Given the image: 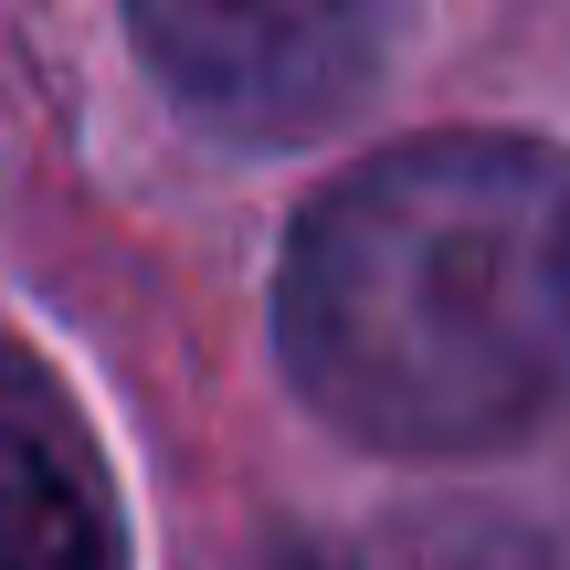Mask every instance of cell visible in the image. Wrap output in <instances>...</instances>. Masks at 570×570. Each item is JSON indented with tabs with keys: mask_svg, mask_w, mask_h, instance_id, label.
I'll list each match as a JSON object with an SVG mask.
<instances>
[{
	"mask_svg": "<svg viewBox=\"0 0 570 570\" xmlns=\"http://www.w3.org/2000/svg\"><path fill=\"white\" fill-rule=\"evenodd\" d=\"M0 570H106V518L42 423H0Z\"/></svg>",
	"mask_w": 570,
	"mask_h": 570,
	"instance_id": "cell-3",
	"label": "cell"
},
{
	"mask_svg": "<svg viewBox=\"0 0 570 570\" xmlns=\"http://www.w3.org/2000/svg\"><path fill=\"white\" fill-rule=\"evenodd\" d=\"M275 348L381 454H487L570 412V159L497 127L402 138L285 233Z\"/></svg>",
	"mask_w": 570,
	"mask_h": 570,
	"instance_id": "cell-1",
	"label": "cell"
},
{
	"mask_svg": "<svg viewBox=\"0 0 570 570\" xmlns=\"http://www.w3.org/2000/svg\"><path fill=\"white\" fill-rule=\"evenodd\" d=\"M127 42L202 127L254 148L338 127L381 63V21L348 0H138Z\"/></svg>",
	"mask_w": 570,
	"mask_h": 570,
	"instance_id": "cell-2",
	"label": "cell"
},
{
	"mask_svg": "<svg viewBox=\"0 0 570 570\" xmlns=\"http://www.w3.org/2000/svg\"><path fill=\"white\" fill-rule=\"evenodd\" d=\"M296 570H550V550L497 518H412V529L348 539V550H306Z\"/></svg>",
	"mask_w": 570,
	"mask_h": 570,
	"instance_id": "cell-4",
	"label": "cell"
}]
</instances>
